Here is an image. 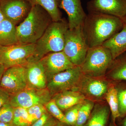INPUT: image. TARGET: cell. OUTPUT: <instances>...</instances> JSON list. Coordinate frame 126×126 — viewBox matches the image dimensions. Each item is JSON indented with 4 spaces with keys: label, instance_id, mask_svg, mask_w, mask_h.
Listing matches in <instances>:
<instances>
[{
    "label": "cell",
    "instance_id": "1",
    "mask_svg": "<svg viewBox=\"0 0 126 126\" xmlns=\"http://www.w3.org/2000/svg\"><path fill=\"white\" fill-rule=\"evenodd\" d=\"M121 18L105 14L88 13L82 25L84 34L89 48L102 46L121 30Z\"/></svg>",
    "mask_w": 126,
    "mask_h": 126
},
{
    "label": "cell",
    "instance_id": "2",
    "mask_svg": "<svg viewBox=\"0 0 126 126\" xmlns=\"http://www.w3.org/2000/svg\"><path fill=\"white\" fill-rule=\"evenodd\" d=\"M53 21L45 9L39 5H34L27 17L16 26L19 44H35Z\"/></svg>",
    "mask_w": 126,
    "mask_h": 126
},
{
    "label": "cell",
    "instance_id": "3",
    "mask_svg": "<svg viewBox=\"0 0 126 126\" xmlns=\"http://www.w3.org/2000/svg\"><path fill=\"white\" fill-rule=\"evenodd\" d=\"M69 29L68 21L65 18L53 21L35 44L34 50L30 63L39 61L50 53L63 51L65 33Z\"/></svg>",
    "mask_w": 126,
    "mask_h": 126
},
{
    "label": "cell",
    "instance_id": "4",
    "mask_svg": "<svg viewBox=\"0 0 126 126\" xmlns=\"http://www.w3.org/2000/svg\"><path fill=\"white\" fill-rule=\"evenodd\" d=\"M113 60L109 50L102 46L89 48L80 67L83 74L95 78L106 77Z\"/></svg>",
    "mask_w": 126,
    "mask_h": 126
},
{
    "label": "cell",
    "instance_id": "5",
    "mask_svg": "<svg viewBox=\"0 0 126 126\" xmlns=\"http://www.w3.org/2000/svg\"><path fill=\"white\" fill-rule=\"evenodd\" d=\"M89 47L83 30L82 25L68 29L65 34L63 51L75 66H80L83 62Z\"/></svg>",
    "mask_w": 126,
    "mask_h": 126
},
{
    "label": "cell",
    "instance_id": "6",
    "mask_svg": "<svg viewBox=\"0 0 126 126\" xmlns=\"http://www.w3.org/2000/svg\"><path fill=\"white\" fill-rule=\"evenodd\" d=\"M35 46V44L0 46V63L6 69L16 65H26L31 61Z\"/></svg>",
    "mask_w": 126,
    "mask_h": 126
},
{
    "label": "cell",
    "instance_id": "7",
    "mask_svg": "<svg viewBox=\"0 0 126 126\" xmlns=\"http://www.w3.org/2000/svg\"><path fill=\"white\" fill-rule=\"evenodd\" d=\"M112 82L106 77L95 78L83 74L74 90L81 93L86 99L101 102L105 100V95Z\"/></svg>",
    "mask_w": 126,
    "mask_h": 126
},
{
    "label": "cell",
    "instance_id": "8",
    "mask_svg": "<svg viewBox=\"0 0 126 126\" xmlns=\"http://www.w3.org/2000/svg\"><path fill=\"white\" fill-rule=\"evenodd\" d=\"M52 97L47 88L38 89L27 87L19 92L10 94L9 102L14 108L27 109L37 104L45 106Z\"/></svg>",
    "mask_w": 126,
    "mask_h": 126
},
{
    "label": "cell",
    "instance_id": "9",
    "mask_svg": "<svg viewBox=\"0 0 126 126\" xmlns=\"http://www.w3.org/2000/svg\"><path fill=\"white\" fill-rule=\"evenodd\" d=\"M82 75L80 67L75 66L52 77L47 83V88L52 96L64 91L74 90Z\"/></svg>",
    "mask_w": 126,
    "mask_h": 126
},
{
    "label": "cell",
    "instance_id": "10",
    "mask_svg": "<svg viewBox=\"0 0 126 126\" xmlns=\"http://www.w3.org/2000/svg\"><path fill=\"white\" fill-rule=\"evenodd\" d=\"M27 87L25 65L13 66L5 69L1 80L0 87L12 94Z\"/></svg>",
    "mask_w": 126,
    "mask_h": 126
},
{
    "label": "cell",
    "instance_id": "11",
    "mask_svg": "<svg viewBox=\"0 0 126 126\" xmlns=\"http://www.w3.org/2000/svg\"><path fill=\"white\" fill-rule=\"evenodd\" d=\"M32 6L30 0H0V7L5 18L16 26L27 17Z\"/></svg>",
    "mask_w": 126,
    "mask_h": 126
},
{
    "label": "cell",
    "instance_id": "12",
    "mask_svg": "<svg viewBox=\"0 0 126 126\" xmlns=\"http://www.w3.org/2000/svg\"><path fill=\"white\" fill-rule=\"evenodd\" d=\"M88 13L105 14L122 19L126 16V0H91L87 3Z\"/></svg>",
    "mask_w": 126,
    "mask_h": 126
},
{
    "label": "cell",
    "instance_id": "13",
    "mask_svg": "<svg viewBox=\"0 0 126 126\" xmlns=\"http://www.w3.org/2000/svg\"><path fill=\"white\" fill-rule=\"evenodd\" d=\"M39 61L44 69L47 82L55 75L75 66L63 51L50 53Z\"/></svg>",
    "mask_w": 126,
    "mask_h": 126
},
{
    "label": "cell",
    "instance_id": "14",
    "mask_svg": "<svg viewBox=\"0 0 126 126\" xmlns=\"http://www.w3.org/2000/svg\"><path fill=\"white\" fill-rule=\"evenodd\" d=\"M81 0H62L60 9L66 12L68 16L69 29L82 25L87 15L84 11Z\"/></svg>",
    "mask_w": 126,
    "mask_h": 126
},
{
    "label": "cell",
    "instance_id": "15",
    "mask_svg": "<svg viewBox=\"0 0 126 126\" xmlns=\"http://www.w3.org/2000/svg\"><path fill=\"white\" fill-rule=\"evenodd\" d=\"M25 67L27 87L38 89L47 88V77L40 61L31 62Z\"/></svg>",
    "mask_w": 126,
    "mask_h": 126
},
{
    "label": "cell",
    "instance_id": "16",
    "mask_svg": "<svg viewBox=\"0 0 126 126\" xmlns=\"http://www.w3.org/2000/svg\"><path fill=\"white\" fill-rule=\"evenodd\" d=\"M86 99L81 93L73 90H67L54 94L52 98L62 111L82 103Z\"/></svg>",
    "mask_w": 126,
    "mask_h": 126
},
{
    "label": "cell",
    "instance_id": "17",
    "mask_svg": "<svg viewBox=\"0 0 126 126\" xmlns=\"http://www.w3.org/2000/svg\"><path fill=\"white\" fill-rule=\"evenodd\" d=\"M109 50L114 60L126 52V24L121 30L106 41L102 45Z\"/></svg>",
    "mask_w": 126,
    "mask_h": 126
},
{
    "label": "cell",
    "instance_id": "18",
    "mask_svg": "<svg viewBox=\"0 0 126 126\" xmlns=\"http://www.w3.org/2000/svg\"><path fill=\"white\" fill-rule=\"evenodd\" d=\"M111 113L108 105L103 103H95L89 118L83 126H107Z\"/></svg>",
    "mask_w": 126,
    "mask_h": 126
},
{
    "label": "cell",
    "instance_id": "19",
    "mask_svg": "<svg viewBox=\"0 0 126 126\" xmlns=\"http://www.w3.org/2000/svg\"><path fill=\"white\" fill-rule=\"evenodd\" d=\"M106 77L114 83L126 81V52L113 60Z\"/></svg>",
    "mask_w": 126,
    "mask_h": 126
},
{
    "label": "cell",
    "instance_id": "20",
    "mask_svg": "<svg viewBox=\"0 0 126 126\" xmlns=\"http://www.w3.org/2000/svg\"><path fill=\"white\" fill-rule=\"evenodd\" d=\"M19 44L16 26L5 18L0 23V46H8Z\"/></svg>",
    "mask_w": 126,
    "mask_h": 126
},
{
    "label": "cell",
    "instance_id": "21",
    "mask_svg": "<svg viewBox=\"0 0 126 126\" xmlns=\"http://www.w3.org/2000/svg\"><path fill=\"white\" fill-rule=\"evenodd\" d=\"M32 5H38L45 9L52 17L53 21L61 20L62 13L60 6L62 0H30Z\"/></svg>",
    "mask_w": 126,
    "mask_h": 126
},
{
    "label": "cell",
    "instance_id": "22",
    "mask_svg": "<svg viewBox=\"0 0 126 126\" xmlns=\"http://www.w3.org/2000/svg\"><path fill=\"white\" fill-rule=\"evenodd\" d=\"M106 100L109 107L111 116V121L116 123L119 118V105L117 92L115 83L112 82L105 95Z\"/></svg>",
    "mask_w": 126,
    "mask_h": 126
},
{
    "label": "cell",
    "instance_id": "23",
    "mask_svg": "<svg viewBox=\"0 0 126 126\" xmlns=\"http://www.w3.org/2000/svg\"><path fill=\"white\" fill-rule=\"evenodd\" d=\"M95 103L89 99H86L84 100L79 109L75 126H83L86 123L92 113Z\"/></svg>",
    "mask_w": 126,
    "mask_h": 126
},
{
    "label": "cell",
    "instance_id": "24",
    "mask_svg": "<svg viewBox=\"0 0 126 126\" xmlns=\"http://www.w3.org/2000/svg\"><path fill=\"white\" fill-rule=\"evenodd\" d=\"M114 83L118 98L119 115L118 118H121L126 116V81Z\"/></svg>",
    "mask_w": 126,
    "mask_h": 126
},
{
    "label": "cell",
    "instance_id": "25",
    "mask_svg": "<svg viewBox=\"0 0 126 126\" xmlns=\"http://www.w3.org/2000/svg\"><path fill=\"white\" fill-rule=\"evenodd\" d=\"M11 124L14 126H31L32 123L27 109L22 108H14Z\"/></svg>",
    "mask_w": 126,
    "mask_h": 126
},
{
    "label": "cell",
    "instance_id": "26",
    "mask_svg": "<svg viewBox=\"0 0 126 126\" xmlns=\"http://www.w3.org/2000/svg\"><path fill=\"white\" fill-rule=\"evenodd\" d=\"M47 111L53 117L57 119L59 122L65 126H68L64 116V113L56 105L55 102L52 99L45 105Z\"/></svg>",
    "mask_w": 126,
    "mask_h": 126
},
{
    "label": "cell",
    "instance_id": "27",
    "mask_svg": "<svg viewBox=\"0 0 126 126\" xmlns=\"http://www.w3.org/2000/svg\"><path fill=\"white\" fill-rule=\"evenodd\" d=\"M14 108L9 102L0 108V122L11 123L14 114Z\"/></svg>",
    "mask_w": 126,
    "mask_h": 126
},
{
    "label": "cell",
    "instance_id": "28",
    "mask_svg": "<svg viewBox=\"0 0 126 126\" xmlns=\"http://www.w3.org/2000/svg\"><path fill=\"white\" fill-rule=\"evenodd\" d=\"M81 104V103L79 104L64 111V113L68 126H75Z\"/></svg>",
    "mask_w": 126,
    "mask_h": 126
},
{
    "label": "cell",
    "instance_id": "29",
    "mask_svg": "<svg viewBox=\"0 0 126 126\" xmlns=\"http://www.w3.org/2000/svg\"><path fill=\"white\" fill-rule=\"evenodd\" d=\"M27 109L32 124L47 111L44 105L42 104H37Z\"/></svg>",
    "mask_w": 126,
    "mask_h": 126
},
{
    "label": "cell",
    "instance_id": "30",
    "mask_svg": "<svg viewBox=\"0 0 126 126\" xmlns=\"http://www.w3.org/2000/svg\"><path fill=\"white\" fill-rule=\"evenodd\" d=\"M59 122L47 111L31 126H53Z\"/></svg>",
    "mask_w": 126,
    "mask_h": 126
},
{
    "label": "cell",
    "instance_id": "31",
    "mask_svg": "<svg viewBox=\"0 0 126 126\" xmlns=\"http://www.w3.org/2000/svg\"><path fill=\"white\" fill-rule=\"evenodd\" d=\"M10 94L2 88L0 87V108L9 102Z\"/></svg>",
    "mask_w": 126,
    "mask_h": 126
},
{
    "label": "cell",
    "instance_id": "32",
    "mask_svg": "<svg viewBox=\"0 0 126 126\" xmlns=\"http://www.w3.org/2000/svg\"><path fill=\"white\" fill-rule=\"evenodd\" d=\"M117 126H126V116L121 118H118Z\"/></svg>",
    "mask_w": 126,
    "mask_h": 126
},
{
    "label": "cell",
    "instance_id": "33",
    "mask_svg": "<svg viewBox=\"0 0 126 126\" xmlns=\"http://www.w3.org/2000/svg\"><path fill=\"white\" fill-rule=\"evenodd\" d=\"M5 69V68L4 67V65L0 63V83L1 78Z\"/></svg>",
    "mask_w": 126,
    "mask_h": 126
},
{
    "label": "cell",
    "instance_id": "34",
    "mask_svg": "<svg viewBox=\"0 0 126 126\" xmlns=\"http://www.w3.org/2000/svg\"><path fill=\"white\" fill-rule=\"evenodd\" d=\"M5 18L4 16V15H3L2 11H1L0 7V23Z\"/></svg>",
    "mask_w": 126,
    "mask_h": 126
},
{
    "label": "cell",
    "instance_id": "35",
    "mask_svg": "<svg viewBox=\"0 0 126 126\" xmlns=\"http://www.w3.org/2000/svg\"><path fill=\"white\" fill-rule=\"evenodd\" d=\"M0 126H14L11 123H4L0 122Z\"/></svg>",
    "mask_w": 126,
    "mask_h": 126
},
{
    "label": "cell",
    "instance_id": "36",
    "mask_svg": "<svg viewBox=\"0 0 126 126\" xmlns=\"http://www.w3.org/2000/svg\"><path fill=\"white\" fill-rule=\"evenodd\" d=\"M65 126L63 123H61L60 122H59L57 124H55L54 126Z\"/></svg>",
    "mask_w": 126,
    "mask_h": 126
},
{
    "label": "cell",
    "instance_id": "37",
    "mask_svg": "<svg viewBox=\"0 0 126 126\" xmlns=\"http://www.w3.org/2000/svg\"><path fill=\"white\" fill-rule=\"evenodd\" d=\"M108 126H117V125L116 123H114L111 121Z\"/></svg>",
    "mask_w": 126,
    "mask_h": 126
},
{
    "label": "cell",
    "instance_id": "38",
    "mask_svg": "<svg viewBox=\"0 0 126 126\" xmlns=\"http://www.w3.org/2000/svg\"><path fill=\"white\" fill-rule=\"evenodd\" d=\"M123 20V21H124V22L125 23H126V16H125V18H123V19H122Z\"/></svg>",
    "mask_w": 126,
    "mask_h": 126
}]
</instances>
